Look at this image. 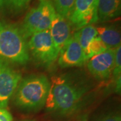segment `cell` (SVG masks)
Here are the masks:
<instances>
[{
	"mask_svg": "<svg viewBox=\"0 0 121 121\" xmlns=\"http://www.w3.org/2000/svg\"><path fill=\"white\" fill-rule=\"evenodd\" d=\"M45 106L48 110L62 114H71L78 107L86 90L65 76L51 78Z\"/></svg>",
	"mask_w": 121,
	"mask_h": 121,
	"instance_id": "obj_1",
	"label": "cell"
},
{
	"mask_svg": "<svg viewBox=\"0 0 121 121\" xmlns=\"http://www.w3.org/2000/svg\"><path fill=\"white\" fill-rule=\"evenodd\" d=\"M26 40L20 28L0 21V59L9 63L26 64L30 55Z\"/></svg>",
	"mask_w": 121,
	"mask_h": 121,
	"instance_id": "obj_2",
	"label": "cell"
},
{
	"mask_svg": "<svg viewBox=\"0 0 121 121\" xmlns=\"http://www.w3.org/2000/svg\"><path fill=\"white\" fill-rule=\"evenodd\" d=\"M50 82L44 75H35L20 81L15 94V104L26 110H36L45 105Z\"/></svg>",
	"mask_w": 121,
	"mask_h": 121,
	"instance_id": "obj_3",
	"label": "cell"
},
{
	"mask_svg": "<svg viewBox=\"0 0 121 121\" xmlns=\"http://www.w3.org/2000/svg\"><path fill=\"white\" fill-rule=\"evenodd\" d=\"M51 0H39L38 5L27 13L20 30L26 39L39 32L48 30L55 16Z\"/></svg>",
	"mask_w": 121,
	"mask_h": 121,
	"instance_id": "obj_4",
	"label": "cell"
},
{
	"mask_svg": "<svg viewBox=\"0 0 121 121\" xmlns=\"http://www.w3.org/2000/svg\"><path fill=\"white\" fill-rule=\"evenodd\" d=\"M27 44L28 51L43 65H51L59 56L49 29L32 35Z\"/></svg>",
	"mask_w": 121,
	"mask_h": 121,
	"instance_id": "obj_5",
	"label": "cell"
},
{
	"mask_svg": "<svg viewBox=\"0 0 121 121\" xmlns=\"http://www.w3.org/2000/svg\"><path fill=\"white\" fill-rule=\"evenodd\" d=\"M21 74L0 59V108H5L21 81Z\"/></svg>",
	"mask_w": 121,
	"mask_h": 121,
	"instance_id": "obj_6",
	"label": "cell"
},
{
	"mask_svg": "<svg viewBox=\"0 0 121 121\" xmlns=\"http://www.w3.org/2000/svg\"><path fill=\"white\" fill-rule=\"evenodd\" d=\"M99 0H75L73 11L68 20L77 29L91 25L98 21Z\"/></svg>",
	"mask_w": 121,
	"mask_h": 121,
	"instance_id": "obj_7",
	"label": "cell"
},
{
	"mask_svg": "<svg viewBox=\"0 0 121 121\" xmlns=\"http://www.w3.org/2000/svg\"><path fill=\"white\" fill-rule=\"evenodd\" d=\"M115 48H108L104 52L91 56L87 60L90 72L98 79H107L112 73Z\"/></svg>",
	"mask_w": 121,
	"mask_h": 121,
	"instance_id": "obj_8",
	"label": "cell"
},
{
	"mask_svg": "<svg viewBox=\"0 0 121 121\" xmlns=\"http://www.w3.org/2000/svg\"><path fill=\"white\" fill-rule=\"evenodd\" d=\"M59 55L58 63L63 68L81 67L87 60L85 52L74 35L71 36Z\"/></svg>",
	"mask_w": 121,
	"mask_h": 121,
	"instance_id": "obj_9",
	"label": "cell"
},
{
	"mask_svg": "<svg viewBox=\"0 0 121 121\" xmlns=\"http://www.w3.org/2000/svg\"><path fill=\"white\" fill-rule=\"evenodd\" d=\"M56 51L60 53L71 39V26L68 20L56 13L49 28Z\"/></svg>",
	"mask_w": 121,
	"mask_h": 121,
	"instance_id": "obj_10",
	"label": "cell"
},
{
	"mask_svg": "<svg viewBox=\"0 0 121 121\" xmlns=\"http://www.w3.org/2000/svg\"><path fill=\"white\" fill-rule=\"evenodd\" d=\"M121 0H99L98 6V21L106 22L121 15Z\"/></svg>",
	"mask_w": 121,
	"mask_h": 121,
	"instance_id": "obj_11",
	"label": "cell"
},
{
	"mask_svg": "<svg viewBox=\"0 0 121 121\" xmlns=\"http://www.w3.org/2000/svg\"><path fill=\"white\" fill-rule=\"evenodd\" d=\"M98 36L108 48H116L121 45V33L117 28L110 26H101L96 28Z\"/></svg>",
	"mask_w": 121,
	"mask_h": 121,
	"instance_id": "obj_12",
	"label": "cell"
},
{
	"mask_svg": "<svg viewBox=\"0 0 121 121\" xmlns=\"http://www.w3.org/2000/svg\"><path fill=\"white\" fill-rule=\"evenodd\" d=\"M32 0H0V11L11 16H16L24 12Z\"/></svg>",
	"mask_w": 121,
	"mask_h": 121,
	"instance_id": "obj_13",
	"label": "cell"
},
{
	"mask_svg": "<svg viewBox=\"0 0 121 121\" xmlns=\"http://www.w3.org/2000/svg\"><path fill=\"white\" fill-rule=\"evenodd\" d=\"M73 35L81 45L84 52H86L91 41L98 36V32L95 26L88 25L79 29Z\"/></svg>",
	"mask_w": 121,
	"mask_h": 121,
	"instance_id": "obj_14",
	"label": "cell"
},
{
	"mask_svg": "<svg viewBox=\"0 0 121 121\" xmlns=\"http://www.w3.org/2000/svg\"><path fill=\"white\" fill-rule=\"evenodd\" d=\"M75 0H52L56 13L68 20L73 11Z\"/></svg>",
	"mask_w": 121,
	"mask_h": 121,
	"instance_id": "obj_15",
	"label": "cell"
},
{
	"mask_svg": "<svg viewBox=\"0 0 121 121\" xmlns=\"http://www.w3.org/2000/svg\"><path fill=\"white\" fill-rule=\"evenodd\" d=\"M107 49L108 47L106 46V44L101 40V39L98 36H96L89 44L86 51L85 52L86 59L88 60L91 56L104 52Z\"/></svg>",
	"mask_w": 121,
	"mask_h": 121,
	"instance_id": "obj_16",
	"label": "cell"
},
{
	"mask_svg": "<svg viewBox=\"0 0 121 121\" xmlns=\"http://www.w3.org/2000/svg\"><path fill=\"white\" fill-rule=\"evenodd\" d=\"M121 45L115 48L114 61V68H113V75L118 79L121 78Z\"/></svg>",
	"mask_w": 121,
	"mask_h": 121,
	"instance_id": "obj_17",
	"label": "cell"
},
{
	"mask_svg": "<svg viewBox=\"0 0 121 121\" xmlns=\"http://www.w3.org/2000/svg\"><path fill=\"white\" fill-rule=\"evenodd\" d=\"M12 114L5 108H0V121H12Z\"/></svg>",
	"mask_w": 121,
	"mask_h": 121,
	"instance_id": "obj_18",
	"label": "cell"
},
{
	"mask_svg": "<svg viewBox=\"0 0 121 121\" xmlns=\"http://www.w3.org/2000/svg\"><path fill=\"white\" fill-rule=\"evenodd\" d=\"M98 121H121L120 115H111L103 118Z\"/></svg>",
	"mask_w": 121,
	"mask_h": 121,
	"instance_id": "obj_19",
	"label": "cell"
},
{
	"mask_svg": "<svg viewBox=\"0 0 121 121\" xmlns=\"http://www.w3.org/2000/svg\"></svg>",
	"mask_w": 121,
	"mask_h": 121,
	"instance_id": "obj_20",
	"label": "cell"
}]
</instances>
